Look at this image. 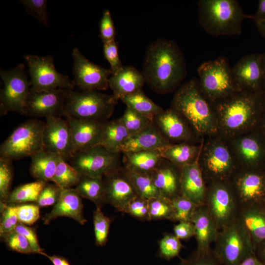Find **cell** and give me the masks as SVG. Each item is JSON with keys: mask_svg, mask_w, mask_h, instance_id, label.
Instances as JSON below:
<instances>
[{"mask_svg": "<svg viewBox=\"0 0 265 265\" xmlns=\"http://www.w3.org/2000/svg\"><path fill=\"white\" fill-rule=\"evenodd\" d=\"M142 73L154 92L163 94L174 91L187 74L184 54L174 41L158 39L147 48Z\"/></svg>", "mask_w": 265, "mask_h": 265, "instance_id": "cell-1", "label": "cell"}, {"mask_svg": "<svg viewBox=\"0 0 265 265\" xmlns=\"http://www.w3.org/2000/svg\"><path fill=\"white\" fill-rule=\"evenodd\" d=\"M261 92L239 90L213 105L216 133L229 139L255 130L265 111Z\"/></svg>", "mask_w": 265, "mask_h": 265, "instance_id": "cell-2", "label": "cell"}, {"mask_svg": "<svg viewBox=\"0 0 265 265\" xmlns=\"http://www.w3.org/2000/svg\"><path fill=\"white\" fill-rule=\"evenodd\" d=\"M171 107L181 114L199 138L217 132L212 105L201 93L197 79L181 85L174 94Z\"/></svg>", "mask_w": 265, "mask_h": 265, "instance_id": "cell-3", "label": "cell"}, {"mask_svg": "<svg viewBox=\"0 0 265 265\" xmlns=\"http://www.w3.org/2000/svg\"><path fill=\"white\" fill-rule=\"evenodd\" d=\"M197 4L199 23L212 35H239L242 21L253 19L252 15L243 12L236 0H200Z\"/></svg>", "mask_w": 265, "mask_h": 265, "instance_id": "cell-4", "label": "cell"}, {"mask_svg": "<svg viewBox=\"0 0 265 265\" xmlns=\"http://www.w3.org/2000/svg\"><path fill=\"white\" fill-rule=\"evenodd\" d=\"M198 162L206 185L229 181L239 168L227 139L217 133L203 139Z\"/></svg>", "mask_w": 265, "mask_h": 265, "instance_id": "cell-5", "label": "cell"}, {"mask_svg": "<svg viewBox=\"0 0 265 265\" xmlns=\"http://www.w3.org/2000/svg\"><path fill=\"white\" fill-rule=\"evenodd\" d=\"M62 116L102 122L108 121L117 100L98 90L78 91L66 89Z\"/></svg>", "mask_w": 265, "mask_h": 265, "instance_id": "cell-6", "label": "cell"}, {"mask_svg": "<svg viewBox=\"0 0 265 265\" xmlns=\"http://www.w3.org/2000/svg\"><path fill=\"white\" fill-rule=\"evenodd\" d=\"M197 72L199 88L212 105L239 90L228 61L223 56L203 62Z\"/></svg>", "mask_w": 265, "mask_h": 265, "instance_id": "cell-7", "label": "cell"}, {"mask_svg": "<svg viewBox=\"0 0 265 265\" xmlns=\"http://www.w3.org/2000/svg\"><path fill=\"white\" fill-rule=\"evenodd\" d=\"M45 122L36 118L28 120L15 129L0 147V158L10 160L31 157L44 150L43 132Z\"/></svg>", "mask_w": 265, "mask_h": 265, "instance_id": "cell-8", "label": "cell"}, {"mask_svg": "<svg viewBox=\"0 0 265 265\" xmlns=\"http://www.w3.org/2000/svg\"><path fill=\"white\" fill-rule=\"evenodd\" d=\"M213 252L221 265H238L256 254L246 230L238 217L220 230L214 242Z\"/></svg>", "mask_w": 265, "mask_h": 265, "instance_id": "cell-9", "label": "cell"}, {"mask_svg": "<svg viewBox=\"0 0 265 265\" xmlns=\"http://www.w3.org/2000/svg\"><path fill=\"white\" fill-rule=\"evenodd\" d=\"M0 75L4 83L0 93V115L10 111L24 115L31 86L24 64L20 63L10 70H0Z\"/></svg>", "mask_w": 265, "mask_h": 265, "instance_id": "cell-10", "label": "cell"}, {"mask_svg": "<svg viewBox=\"0 0 265 265\" xmlns=\"http://www.w3.org/2000/svg\"><path fill=\"white\" fill-rule=\"evenodd\" d=\"M204 205L219 231L238 218L239 206L229 181L207 184Z\"/></svg>", "mask_w": 265, "mask_h": 265, "instance_id": "cell-11", "label": "cell"}, {"mask_svg": "<svg viewBox=\"0 0 265 265\" xmlns=\"http://www.w3.org/2000/svg\"><path fill=\"white\" fill-rule=\"evenodd\" d=\"M119 155L97 145L75 152L67 161L81 175L103 178L120 167Z\"/></svg>", "mask_w": 265, "mask_h": 265, "instance_id": "cell-12", "label": "cell"}, {"mask_svg": "<svg viewBox=\"0 0 265 265\" xmlns=\"http://www.w3.org/2000/svg\"><path fill=\"white\" fill-rule=\"evenodd\" d=\"M239 208L265 204V170L239 167L229 180Z\"/></svg>", "mask_w": 265, "mask_h": 265, "instance_id": "cell-13", "label": "cell"}, {"mask_svg": "<svg viewBox=\"0 0 265 265\" xmlns=\"http://www.w3.org/2000/svg\"><path fill=\"white\" fill-rule=\"evenodd\" d=\"M24 58L28 67L31 90L45 91L74 88V81L68 76L56 70L52 56L26 54Z\"/></svg>", "mask_w": 265, "mask_h": 265, "instance_id": "cell-14", "label": "cell"}, {"mask_svg": "<svg viewBox=\"0 0 265 265\" xmlns=\"http://www.w3.org/2000/svg\"><path fill=\"white\" fill-rule=\"evenodd\" d=\"M227 139L239 167H262L265 157V139L256 130Z\"/></svg>", "mask_w": 265, "mask_h": 265, "instance_id": "cell-15", "label": "cell"}, {"mask_svg": "<svg viewBox=\"0 0 265 265\" xmlns=\"http://www.w3.org/2000/svg\"><path fill=\"white\" fill-rule=\"evenodd\" d=\"M74 82L81 91L106 90L109 88L110 69L94 64L75 48L72 52Z\"/></svg>", "mask_w": 265, "mask_h": 265, "instance_id": "cell-16", "label": "cell"}, {"mask_svg": "<svg viewBox=\"0 0 265 265\" xmlns=\"http://www.w3.org/2000/svg\"><path fill=\"white\" fill-rule=\"evenodd\" d=\"M44 150L68 161L75 153L71 132L66 119L61 117L46 118L43 132Z\"/></svg>", "mask_w": 265, "mask_h": 265, "instance_id": "cell-17", "label": "cell"}, {"mask_svg": "<svg viewBox=\"0 0 265 265\" xmlns=\"http://www.w3.org/2000/svg\"><path fill=\"white\" fill-rule=\"evenodd\" d=\"M154 122L163 137L171 144L199 143L203 140L197 136L186 119L171 107L155 116Z\"/></svg>", "mask_w": 265, "mask_h": 265, "instance_id": "cell-18", "label": "cell"}, {"mask_svg": "<svg viewBox=\"0 0 265 265\" xmlns=\"http://www.w3.org/2000/svg\"><path fill=\"white\" fill-rule=\"evenodd\" d=\"M66 89L35 91L30 89L24 115L33 117H61L66 99Z\"/></svg>", "mask_w": 265, "mask_h": 265, "instance_id": "cell-19", "label": "cell"}, {"mask_svg": "<svg viewBox=\"0 0 265 265\" xmlns=\"http://www.w3.org/2000/svg\"><path fill=\"white\" fill-rule=\"evenodd\" d=\"M263 53L241 57L231 68L234 81L239 90L261 92L263 87Z\"/></svg>", "mask_w": 265, "mask_h": 265, "instance_id": "cell-20", "label": "cell"}, {"mask_svg": "<svg viewBox=\"0 0 265 265\" xmlns=\"http://www.w3.org/2000/svg\"><path fill=\"white\" fill-rule=\"evenodd\" d=\"M103 178L106 203L124 212L131 201L138 196L132 185L123 173L121 167Z\"/></svg>", "mask_w": 265, "mask_h": 265, "instance_id": "cell-21", "label": "cell"}, {"mask_svg": "<svg viewBox=\"0 0 265 265\" xmlns=\"http://www.w3.org/2000/svg\"><path fill=\"white\" fill-rule=\"evenodd\" d=\"M65 118L71 132L75 152L99 145L105 122Z\"/></svg>", "mask_w": 265, "mask_h": 265, "instance_id": "cell-22", "label": "cell"}, {"mask_svg": "<svg viewBox=\"0 0 265 265\" xmlns=\"http://www.w3.org/2000/svg\"><path fill=\"white\" fill-rule=\"evenodd\" d=\"M180 188L181 195L197 206L205 205L207 185L198 160L180 168Z\"/></svg>", "mask_w": 265, "mask_h": 265, "instance_id": "cell-23", "label": "cell"}, {"mask_svg": "<svg viewBox=\"0 0 265 265\" xmlns=\"http://www.w3.org/2000/svg\"><path fill=\"white\" fill-rule=\"evenodd\" d=\"M81 197L75 188L61 189L57 202L52 211L43 218L45 224L59 217H67L84 225L87 220L83 216Z\"/></svg>", "mask_w": 265, "mask_h": 265, "instance_id": "cell-24", "label": "cell"}, {"mask_svg": "<svg viewBox=\"0 0 265 265\" xmlns=\"http://www.w3.org/2000/svg\"><path fill=\"white\" fill-rule=\"evenodd\" d=\"M191 221L195 226V236L199 253H206L212 248L211 246L215 240L219 230L210 216L205 205L196 208Z\"/></svg>", "mask_w": 265, "mask_h": 265, "instance_id": "cell-25", "label": "cell"}, {"mask_svg": "<svg viewBox=\"0 0 265 265\" xmlns=\"http://www.w3.org/2000/svg\"><path fill=\"white\" fill-rule=\"evenodd\" d=\"M151 176L161 196L172 201L181 195L180 168L163 159Z\"/></svg>", "mask_w": 265, "mask_h": 265, "instance_id": "cell-26", "label": "cell"}, {"mask_svg": "<svg viewBox=\"0 0 265 265\" xmlns=\"http://www.w3.org/2000/svg\"><path fill=\"white\" fill-rule=\"evenodd\" d=\"M145 82L142 73L132 66H124L108 79L109 87L117 100L142 90Z\"/></svg>", "mask_w": 265, "mask_h": 265, "instance_id": "cell-27", "label": "cell"}, {"mask_svg": "<svg viewBox=\"0 0 265 265\" xmlns=\"http://www.w3.org/2000/svg\"><path fill=\"white\" fill-rule=\"evenodd\" d=\"M238 218L248 233L255 251L265 240V204L240 208Z\"/></svg>", "mask_w": 265, "mask_h": 265, "instance_id": "cell-28", "label": "cell"}, {"mask_svg": "<svg viewBox=\"0 0 265 265\" xmlns=\"http://www.w3.org/2000/svg\"><path fill=\"white\" fill-rule=\"evenodd\" d=\"M169 144L154 123L143 131L130 135L122 146L121 153L160 149Z\"/></svg>", "mask_w": 265, "mask_h": 265, "instance_id": "cell-29", "label": "cell"}, {"mask_svg": "<svg viewBox=\"0 0 265 265\" xmlns=\"http://www.w3.org/2000/svg\"><path fill=\"white\" fill-rule=\"evenodd\" d=\"M202 142L169 144L159 150L163 159L181 168L198 160Z\"/></svg>", "mask_w": 265, "mask_h": 265, "instance_id": "cell-30", "label": "cell"}, {"mask_svg": "<svg viewBox=\"0 0 265 265\" xmlns=\"http://www.w3.org/2000/svg\"><path fill=\"white\" fill-rule=\"evenodd\" d=\"M163 159L159 149L124 153L123 157L124 167L150 175L160 165Z\"/></svg>", "mask_w": 265, "mask_h": 265, "instance_id": "cell-31", "label": "cell"}, {"mask_svg": "<svg viewBox=\"0 0 265 265\" xmlns=\"http://www.w3.org/2000/svg\"><path fill=\"white\" fill-rule=\"evenodd\" d=\"M29 167L31 175L36 181H52L60 156L46 150L41 151L31 157Z\"/></svg>", "mask_w": 265, "mask_h": 265, "instance_id": "cell-32", "label": "cell"}, {"mask_svg": "<svg viewBox=\"0 0 265 265\" xmlns=\"http://www.w3.org/2000/svg\"><path fill=\"white\" fill-rule=\"evenodd\" d=\"M130 134L120 118L105 122L99 145L110 152L119 154L124 143Z\"/></svg>", "mask_w": 265, "mask_h": 265, "instance_id": "cell-33", "label": "cell"}, {"mask_svg": "<svg viewBox=\"0 0 265 265\" xmlns=\"http://www.w3.org/2000/svg\"><path fill=\"white\" fill-rule=\"evenodd\" d=\"M75 188L80 195L92 201L97 208L106 204L105 185L104 178L81 175Z\"/></svg>", "mask_w": 265, "mask_h": 265, "instance_id": "cell-34", "label": "cell"}, {"mask_svg": "<svg viewBox=\"0 0 265 265\" xmlns=\"http://www.w3.org/2000/svg\"><path fill=\"white\" fill-rule=\"evenodd\" d=\"M127 106L137 113L154 121V118L163 109L153 102L142 91L138 90L121 99Z\"/></svg>", "mask_w": 265, "mask_h": 265, "instance_id": "cell-35", "label": "cell"}, {"mask_svg": "<svg viewBox=\"0 0 265 265\" xmlns=\"http://www.w3.org/2000/svg\"><path fill=\"white\" fill-rule=\"evenodd\" d=\"M121 169L138 196L148 200L161 196L151 175L131 171L124 167Z\"/></svg>", "mask_w": 265, "mask_h": 265, "instance_id": "cell-36", "label": "cell"}, {"mask_svg": "<svg viewBox=\"0 0 265 265\" xmlns=\"http://www.w3.org/2000/svg\"><path fill=\"white\" fill-rule=\"evenodd\" d=\"M47 183L36 180L21 185L10 192L5 203L16 205L27 202L36 203Z\"/></svg>", "mask_w": 265, "mask_h": 265, "instance_id": "cell-37", "label": "cell"}, {"mask_svg": "<svg viewBox=\"0 0 265 265\" xmlns=\"http://www.w3.org/2000/svg\"><path fill=\"white\" fill-rule=\"evenodd\" d=\"M81 177L80 173L68 161L60 158L52 182L61 189L73 188Z\"/></svg>", "mask_w": 265, "mask_h": 265, "instance_id": "cell-38", "label": "cell"}, {"mask_svg": "<svg viewBox=\"0 0 265 265\" xmlns=\"http://www.w3.org/2000/svg\"><path fill=\"white\" fill-rule=\"evenodd\" d=\"M120 120L131 135L143 131L154 123V121L128 107Z\"/></svg>", "mask_w": 265, "mask_h": 265, "instance_id": "cell-39", "label": "cell"}, {"mask_svg": "<svg viewBox=\"0 0 265 265\" xmlns=\"http://www.w3.org/2000/svg\"><path fill=\"white\" fill-rule=\"evenodd\" d=\"M173 213L171 221H191L197 206L184 196L180 195L172 200Z\"/></svg>", "mask_w": 265, "mask_h": 265, "instance_id": "cell-40", "label": "cell"}, {"mask_svg": "<svg viewBox=\"0 0 265 265\" xmlns=\"http://www.w3.org/2000/svg\"><path fill=\"white\" fill-rule=\"evenodd\" d=\"M148 200L151 220H171L173 213L172 201L161 196Z\"/></svg>", "mask_w": 265, "mask_h": 265, "instance_id": "cell-41", "label": "cell"}, {"mask_svg": "<svg viewBox=\"0 0 265 265\" xmlns=\"http://www.w3.org/2000/svg\"><path fill=\"white\" fill-rule=\"evenodd\" d=\"M16 205L0 202V234L2 237L13 231L19 223Z\"/></svg>", "mask_w": 265, "mask_h": 265, "instance_id": "cell-42", "label": "cell"}, {"mask_svg": "<svg viewBox=\"0 0 265 265\" xmlns=\"http://www.w3.org/2000/svg\"><path fill=\"white\" fill-rule=\"evenodd\" d=\"M183 247L180 239L174 234H167L159 241L158 255L163 259L170 260L179 256Z\"/></svg>", "mask_w": 265, "mask_h": 265, "instance_id": "cell-43", "label": "cell"}, {"mask_svg": "<svg viewBox=\"0 0 265 265\" xmlns=\"http://www.w3.org/2000/svg\"><path fill=\"white\" fill-rule=\"evenodd\" d=\"M93 222L96 243L99 246L105 245L107 240L110 219L97 208L93 213Z\"/></svg>", "mask_w": 265, "mask_h": 265, "instance_id": "cell-44", "label": "cell"}, {"mask_svg": "<svg viewBox=\"0 0 265 265\" xmlns=\"http://www.w3.org/2000/svg\"><path fill=\"white\" fill-rule=\"evenodd\" d=\"M10 160L0 158V199L5 203L9 194L13 176V170Z\"/></svg>", "mask_w": 265, "mask_h": 265, "instance_id": "cell-45", "label": "cell"}, {"mask_svg": "<svg viewBox=\"0 0 265 265\" xmlns=\"http://www.w3.org/2000/svg\"><path fill=\"white\" fill-rule=\"evenodd\" d=\"M12 250L23 253L32 254L34 252L27 238L22 234L13 231L2 237Z\"/></svg>", "mask_w": 265, "mask_h": 265, "instance_id": "cell-46", "label": "cell"}, {"mask_svg": "<svg viewBox=\"0 0 265 265\" xmlns=\"http://www.w3.org/2000/svg\"><path fill=\"white\" fill-rule=\"evenodd\" d=\"M19 1L28 14L36 18L40 23L47 25L48 20L47 0H21Z\"/></svg>", "mask_w": 265, "mask_h": 265, "instance_id": "cell-47", "label": "cell"}, {"mask_svg": "<svg viewBox=\"0 0 265 265\" xmlns=\"http://www.w3.org/2000/svg\"><path fill=\"white\" fill-rule=\"evenodd\" d=\"M124 212L143 220H151L149 200L137 196L129 203Z\"/></svg>", "mask_w": 265, "mask_h": 265, "instance_id": "cell-48", "label": "cell"}, {"mask_svg": "<svg viewBox=\"0 0 265 265\" xmlns=\"http://www.w3.org/2000/svg\"><path fill=\"white\" fill-rule=\"evenodd\" d=\"M178 265H221L216 257L212 248L206 253L195 250L187 258L181 259Z\"/></svg>", "mask_w": 265, "mask_h": 265, "instance_id": "cell-49", "label": "cell"}, {"mask_svg": "<svg viewBox=\"0 0 265 265\" xmlns=\"http://www.w3.org/2000/svg\"><path fill=\"white\" fill-rule=\"evenodd\" d=\"M17 208L19 222L25 225H32L40 216V207L37 204H21L17 205Z\"/></svg>", "mask_w": 265, "mask_h": 265, "instance_id": "cell-50", "label": "cell"}, {"mask_svg": "<svg viewBox=\"0 0 265 265\" xmlns=\"http://www.w3.org/2000/svg\"><path fill=\"white\" fill-rule=\"evenodd\" d=\"M61 189L55 184L47 183L41 191L36 204L40 208L55 204L57 202Z\"/></svg>", "mask_w": 265, "mask_h": 265, "instance_id": "cell-51", "label": "cell"}, {"mask_svg": "<svg viewBox=\"0 0 265 265\" xmlns=\"http://www.w3.org/2000/svg\"><path fill=\"white\" fill-rule=\"evenodd\" d=\"M100 37L104 43L115 41V29L109 10L104 11L100 23Z\"/></svg>", "mask_w": 265, "mask_h": 265, "instance_id": "cell-52", "label": "cell"}, {"mask_svg": "<svg viewBox=\"0 0 265 265\" xmlns=\"http://www.w3.org/2000/svg\"><path fill=\"white\" fill-rule=\"evenodd\" d=\"M103 51L105 58L110 65L111 75L124 66L120 59L117 45L115 41L104 43Z\"/></svg>", "mask_w": 265, "mask_h": 265, "instance_id": "cell-53", "label": "cell"}, {"mask_svg": "<svg viewBox=\"0 0 265 265\" xmlns=\"http://www.w3.org/2000/svg\"><path fill=\"white\" fill-rule=\"evenodd\" d=\"M14 231L23 235L27 238L34 253L46 256L47 254L44 252V250L40 247L39 245L35 228L30 227L19 222Z\"/></svg>", "mask_w": 265, "mask_h": 265, "instance_id": "cell-54", "label": "cell"}, {"mask_svg": "<svg viewBox=\"0 0 265 265\" xmlns=\"http://www.w3.org/2000/svg\"><path fill=\"white\" fill-rule=\"evenodd\" d=\"M174 234L180 239H187L195 236V229L191 221L179 222L173 228Z\"/></svg>", "mask_w": 265, "mask_h": 265, "instance_id": "cell-55", "label": "cell"}, {"mask_svg": "<svg viewBox=\"0 0 265 265\" xmlns=\"http://www.w3.org/2000/svg\"><path fill=\"white\" fill-rule=\"evenodd\" d=\"M256 23L265 20V0H259L256 13L252 15Z\"/></svg>", "mask_w": 265, "mask_h": 265, "instance_id": "cell-56", "label": "cell"}, {"mask_svg": "<svg viewBox=\"0 0 265 265\" xmlns=\"http://www.w3.org/2000/svg\"><path fill=\"white\" fill-rule=\"evenodd\" d=\"M238 265H265L257 257L256 254L250 255L245 258Z\"/></svg>", "mask_w": 265, "mask_h": 265, "instance_id": "cell-57", "label": "cell"}, {"mask_svg": "<svg viewBox=\"0 0 265 265\" xmlns=\"http://www.w3.org/2000/svg\"><path fill=\"white\" fill-rule=\"evenodd\" d=\"M51 261L53 265H70L68 261L63 257L57 255L49 256L47 255L46 256Z\"/></svg>", "mask_w": 265, "mask_h": 265, "instance_id": "cell-58", "label": "cell"}, {"mask_svg": "<svg viewBox=\"0 0 265 265\" xmlns=\"http://www.w3.org/2000/svg\"><path fill=\"white\" fill-rule=\"evenodd\" d=\"M255 253L258 259L265 265V240L258 245Z\"/></svg>", "mask_w": 265, "mask_h": 265, "instance_id": "cell-59", "label": "cell"}, {"mask_svg": "<svg viewBox=\"0 0 265 265\" xmlns=\"http://www.w3.org/2000/svg\"><path fill=\"white\" fill-rule=\"evenodd\" d=\"M265 139V111L255 129Z\"/></svg>", "mask_w": 265, "mask_h": 265, "instance_id": "cell-60", "label": "cell"}, {"mask_svg": "<svg viewBox=\"0 0 265 265\" xmlns=\"http://www.w3.org/2000/svg\"><path fill=\"white\" fill-rule=\"evenodd\" d=\"M260 34L265 38V20L256 23Z\"/></svg>", "mask_w": 265, "mask_h": 265, "instance_id": "cell-61", "label": "cell"}, {"mask_svg": "<svg viewBox=\"0 0 265 265\" xmlns=\"http://www.w3.org/2000/svg\"><path fill=\"white\" fill-rule=\"evenodd\" d=\"M262 64L263 74V89L265 87V53H263Z\"/></svg>", "mask_w": 265, "mask_h": 265, "instance_id": "cell-62", "label": "cell"}, {"mask_svg": "<svg viewBox=\"0 0 265 265\" xmlns=\"http://www.w3.org/2000/svg\"><path fill=\"white\" fill-rule=\"evenodd\" d=\"M261 97L263 106L265 111V87L263 89L262 91Z\"/></svg>", "mask_w": 265, "mask_h": 265, "instance_id": "cell-63", "label": "cell"}, {"mask_svg": "<svg viewBox=\"0 0 265 265\" xmlns=\"http://www.w3.org/2000/svg\"><path fill=\"white\" fill-rule=\"evenodd\" d=\"M262 168H263L265 170V157L264 160Z\"/></svg>", "mask_w": 265, "mask_h": 265, "instance_id": "cell-64", "label": "cell"}]
</instances>
